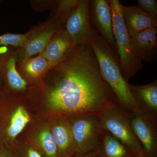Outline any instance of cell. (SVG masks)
Instances as JSON below:
<instances>
[{
    "label": "cell",
    "mask_w": 157,
    "mask_h": 157,
    "mask_svg": "<svg viewBox=\"0 0 157 157\" xmlns=\"http://www.w3.org/2000/svg\"><path fill=\"white\" fill-rule=\"evenodd\" d=\"M34 119L100 115L117 104L88 44H73L64 57L25 94Z\"/></svg>",
    "instance_id": "1"
},
{
    "label": "cell",
    "mask_w": 157,
    "mask_h": 157,
    "mask_svg": "<svg viewBox=\"0 0 157 157\" xmlns=\"http://www.w3.org/2000/svg\"><path fill=\"white\" fill-rule=\"evenodd\" d=\"M88 44L97 59L101 76L114 94L117 104L129 116L132 115L139 108L130 92L128 82L123 76L117 55L96 30Z\"/></svg>",
    "instance_id": "2"
},
{
    "label": "cell",
    "mask_w": 157,
    "mask_h": 157,
    "mask_svg": "<svg viewBox=\"0 0 157 157\" xmlns=\"http://www.w3.org/2000/svg\"><path fill=\"white\" fill-rule=\"evenodd\" d=\"M33 119L25 94L4 86L0 93V144L15 148L17 137Z\"/></svg>",
    "instance_id": "3"
},
{
    "label": "cell",
    "mask_w": 157,
    "mask_h": 157,
    "mask_svg": "<svg viewBox=\"0 0 157 157\" xmlns=\"http://www.w3.org/2000/svg\"><path fill=\"white\" fill-rule=\"evenodd\" d=\"M115 39L117 54L121 70L128 82L144 67L142 61L133 54L131 48L130 36L122 14V4L118 0H108Z\"/></svg>",
    "instance_id": "4"
},
{
    "label": "cell",
    "mask_w": 157,
    "mask_h": 157,
    "mask_svg": "<svg viewBox=\"0 0 157 157\" xmlns=\"http://www.w3.org/2000/svg\"><path fill=\"white\" fill-rule=\"evenodd\" d=\"M99 116L103 130L109 132L124 144L135 155H146L132 132L129 115L117 103L105 109Z\"/></svg>",
    "instance_id": "5"
},
{
    "label": "cell",
    "mask_w": 157,
    "mask_h": 157,
    "mask_svg": "<svg viewBox=\"0 0 157 157\" xmlns=\"http://www.w3.org/2000/svg\"><path fill=\"white\" fill-rule=\"evenodd\" d=\"M68 119L76 143V153L96 151L104 131L99 115L81 114Z\"/></svg>",
    "instance_id": "6"
},
{
    "label": "cell",
    "mask_w": 157,
    "mask_h": 157,
    "mask_svg": "<svg viewBox=\"0 0 157 157\" xmlns=\"http://www.w3.org/2000/svg\"><path fill=\"white\" fill-rule=\"evenodd\" d=\"M65 23L54 15L28 32V37L21 48H16L18 62L42 52L57 32L64 29Z\"/></svg>",
    "instance_id": "7"
},
{
    "label": "cell",
    "mask_w": 157,
    "mask_h": 157,
    "mask_svg": "<svg viewBox=\"0 0 157 157\" xmlns=\"http://www.w3.org/2000/svg\"><path fill=\"white\" fill-rule=\"evenodd\" d=\"M90 0H78L68 16L65 30L73 44H88L96 30L91 22Z\"/></svg>",
    "instance_id": "8"
},
{
    "label": "cell",
    "mask_w": 157,
    "mask_h": 157,
    "mask_svg": "<svg viewBox=\"0 0 157 157\" xmlns=\"http://www.w3.org/2000/svg\"><path fill=\"white\" fill-rule=\"evenodd\" d=\"M18 61L16 48L0 46V80L4 87L9 91L25 94L29 85L17 71Z\"/></svg>",
    "instance_id": "9"
},
{
    "label": "cell",
    "mask_w": 157,
    "mask_h": 157,
    "mask_svg": "<svg viewBox=\"0 0 157 157\" xmlns=\"http://www.w3.org/2000/svg\"><path fill=\"white\" fill-rule=\"evenodd\" d=\"M132 132L147 157H155L157 149V118L139 109L129 116Z\"/></svg>",
    "instance_id": "10"
},
{
    "label": "cell",
    "mask_w": 157,
    "mask_h": 157,
    "mask_svg": "<svg viewBox=\"0 0 157 157\" xmlns=\"http://www.w3.org/2000/svg\"><path fill=\"white\" fill-rule=\"evenodd\" d=\"M38 150L43 157H59L47 121L34 119L20 134Z\"/></svg>",
    "instance_id": "11"
},
{
    "label": "cell",
    "mask_w": 157,
    "mask_h": 157,
    "mask_svg": "<svg viewBox=\"0 0 157 157\" xmlns=\"http://www.w3.org/2000/svg\"><path fill=\"white\" fill-rule=\"evenodd\" d=\"M90 12L93 27L107 42L117 55L113 28L112 15L108 0L90 1Z\"/></svg>",
    "instance_id": "12"
},
{
    "label": "cell",
    "mask_w": 157,
    "mask_h": 157,
    "mask_svg": "<svg viewBox=\"0 0 157 157\" xmlns=\"http://www.w3.org/2000/svg\"><path fill=\"white\" fill-rule=\"evenodd\" d=\"M45 120L53 136L59 157H72L76 154V143L68 118L54 117Z\"/></svg>",
    "instance_id": "13"
},
{
    "label": "cell",
    "mask_w": 157,
    "mask_h": 157,
    "mask_svg": "<svg viewBox=\"0 0 157 157\" xmlns=\"http://www.w3.org/2000/svg\"><path fill=\"white\" fill-rule=\"evenodd\" d=\"M132 52L140 60L154 62L157 58V27L150 28L130 37Z\"/></svg>",
    "instance_id": "14"
},
{
    "label": "cell",
    "mask_w": 157,
    "mask_h": 157,
    "mask_svg": "<svg viewBox=\"0 0 157 157\" xmlns=\"http://www.w3.org/2000/svg\"><path fill=\"white\" fill-rule=\"evenodd\" d=\"M17 69L20 75L28 84L29 86L37 84L41 81L50 70L48 61L38 54L18 62Z\"/></svg>",
    "instance_id": "15"
},
{
    "label": "cell",
    "mask_w": 157,
    "mask_h": 157,
    "mask_svg": "<svg viewBox=\"0 0 157 157\" xmlns=\"http://www.w3.org/2000/svg\"><path fill=\"white\" fill-rule=\"evenodd\" d=\"M129 87L139 109L157 118V79L144 85L129 83Z\"/></svg>",
    "instance_id": "16"
},
{
    "label": "cell",
    "mask_w": 157,
    "mask_h": 157,
    "mask_svg": "<svg viewBox=\"0 0 157 157\" xmlns=\"http://www.w3.org/2000/svg\"><path fill=\"white\" fill-rule=\"evenodd\" d=\"M122 14L130 37L147 29L157 27V20L149 17L137 6H121Z\"/></svg>",
    "instance_id": "17"
},
{
    "label": "cell",
    "mask_w": 157,
    "mask_h": 157,
    "mask_svg": "<svg viewBox=\"0 0 157 157\" xmlns=\"http://www.w3.org/2000/svg\"><path fill=\"white\" fill-rule=\"evenodd\" d=\"M73 45L65 29L62 30L52 36L45 48L39 54L48 61L51 70L61 61Z\"/></svg>",
    "instance_id": "18"
},
{
    "label": "cell",
    "mask_w": 157,
    "mask_h": 157,
    "mask_svg": "<svg viewBox=\"0 0 157 157\" xmlns=\"http://www.w3.org/2000/svg\"><path fill=\"white\" fill-rule=\"evenodd\" d=\"M96 151L100 157H134L130 148L112 134L104 130Z\"/></svg>",
    "instance_id": "19"
},
{
    "label": "cell",
    "mask_w": 157,
    "mask_h": 157,
    "mask_svg": "<svg viewBox=\"0 0 157 157\" xmlns=\"http://www.w3.org/2000/svg\"><path fill=\"white\" fill-rule=\"evenodd\" d=\"M15 149L18 157H43L36 147L20 135L16 140Z\"/></svg>",
    "instance_id": "20"
},
{
    "label": "cell",
    "mask_w": 157,
    "mask_h": 157,
    "mask_svg": "<svg viewBox=\"0 0 157 157\" xmlns=\"http://www.w3.org/2000/svg\"><path fill=\"white\" fill-rule=\"evenodd\" d=\"M78 0H59L57 1L54 10V15L66 23L71 11L76 6Z\"/></svg>",
    "instance_id": "21"
},
{
    "label": "cell",
    "mask_w": 157,
    "mask_h": 157,
    "mask_svg": "<svg viewBox=\"0 0 157 157\" xmlns=\"http://www.w3.org/2000/svg\"><path fill=\"white\" fill-rule=\"evenodd\" d=\"M28 34H13L7 33L0 36V46H12L15 48L22 47L24 45Z\"/></svg>",
    "instance_id": "22"
},
{
    "label": "cell",
    "mask_w": 157,
    "mask_h": 157,
    "mask_svg": "<svg viewBox=\"0 0 157 157\" xmlns=\"http://www.w3.org/2000/svg\"><path fill=\"white\" fill-rule=\"evenodd\" d=\"M137 6L153 19L157 20V1L138 0Z\"/></svg>",
    "instance_id": "23"
},
{
    "label": "cell",
    "mask_w": 157,
    "mask_h": 157,
    "mask_svg": "<svg viewBox=\"0 0 157 157\" xmlns=\"http://www.w3.org/2000/svg\"><path fill=\"white\" fill-rule=\"evenodd\" d=\"M57 1H32L30 4L32 8L37 11H44L51 10L54 11Z\"/></svg>",
    "instance_id": "24"
},
{
    "label": "cell",
    "mask_w": 157,
    "mask_h": 157,
    "mask_svg": "<svg viewBox=\"0 0 157 157\" xmlns=\"http://www.w3.org/2000/svg\"><path fill=\"white\" fill-rule=\"evenodd\" d=\"M0 157H18L16 149L0 144Z\"/></svg>",
    "instance_id": "25"
},
{
    "label": "cell",
    "mask_w": 157,
    "mask_h": 157,
    "mask_svg": "<svg viewBox=\"0 0 157 157\" xmlns=\"http://www.w3.org/2000/svg\"><path fill=\"white\" fill-rule=\"evenodd\" d=\"M72 157H100L97 151H91L83 154L76 153Z\"/></svg>",
    "instance_id": "26"
},
{
    "label": "cell",
    "mask_w": 157,
    "mask_h": 157,
    "mask_svg": "<svg viewBox=\"0 0 157 157\" xmlns=\"http://www.w3.org/2000/svg\"><path fill=\"white\" fill-rule=\"evenodd\" d=\"M3 88H4V85H3V82L2 81L0 80V93L2 91V90H3Z\"/></svg>",
    "instance_id": "27"
},
{
    "label": "cell",
    "mask_w": 157,
    "mask_h": 157,
    "mask_svg": "<svg viewBox=\"0 0 157 157\" xmlns=\"http://www.w3.org/2000/svg\"><path fill=\"white\" fill-rule=\"evenodd\" d=\"M134 157H147L146 155H139V156H136L135 155Z\"/></svg>",
    "instance_id": "28"
},
{
    "label": "cell",
    "mask_w": 157,
    "mask_h": 157,
    "mask_svg": "<svg viewBox=\"0 0 157 157\" xmlns=\"http://www.w3.org/2000/svg\"><path fill=\"white\" fill-rule=\"evenodd\" d=\"M0 2H1V1H0Z\"/></svg>",
    "instance_id": "29"
}]
</instances>
